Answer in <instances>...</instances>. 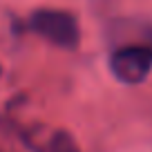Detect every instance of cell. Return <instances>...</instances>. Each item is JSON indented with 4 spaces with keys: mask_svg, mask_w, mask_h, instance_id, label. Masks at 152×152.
Wrapping results in <instances>:
<instances>
[{
    "mask_svg": "<svg viewBox=\"0 0 152 152\" xmlns=\"http://www.w3.org/2000/svg\"><path fill=\"white\" fill-rule=\"evenodd\" d=\"M27 27L36 36L63 49H74L81 40V29L76 18L63 9H36L29 16Z\"/></svg>",
    "mask_w": 152,
    "mask_h": 152,
    "instance_id": "cell-1",
    "label": "cell"
},
{
    "mask_svg": "<svg viewBox=\"0 0 152 152\" xmlns=\"http://www.w3.org/2000/svg\"><path fill=\"white\" fill-rule=\"evenodd\" d=\"M110 69L116 81L125 85L143 83L152 72V47L150 45H125L110 56Z\"/></svg>",
    "mask_w": 152,
    "mask_h": 152,
    "instance_id": "cell-2",
    "label": "cell"
},
{
    "mask_svg": "<svg viewBox=\"0 0 152 152\" xmlns=\"http://www.w3.org/2000/svg\"><path fill=\"white\" fill-rule=\"evenodd\" d=\"M25 143L34 152H81L74 137L65 130H49L45 134L40 130H31L25 134Z\"/></svg>",
    "mask_w": 152,
    "mask_h": 152,
    "instance_id": "cell-3",
    "label": "cell"
},
{
    "mask_svg": "<svg viewBox=\"0 0 152 152\" xmlns=\"http://www.w3.org/2000/svg\"><path fill=\"white\" fill-rule=\"evenodd\" d=\"M0 72H2V69H0Z\"/></svg>",
    "mask_w": 152,
    "mask_h": 152,
    "instance_id": "cell-4",
    "label": "cell"
}]
</instances>
